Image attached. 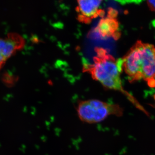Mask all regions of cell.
<instances>
[{
  "label": "cell",
  "mask_w": 155,
  "mask_h": 155,
  "mask_svg": "<svg viewBox=\"0 0 155 155\" xmlns=\"http://www.w3.org/2000/svg\"><path fill=\"white\" fill-rule=\"evenodd\" d=\"M25 43L24 38L16 32H10L5 37H0V70L9 58L24 48Z\"/></svg>",
  "instance_id": "4"
},
{
  "label": "cell",
  "mask_w": 155,
  "mask_h": 155,
  "mask_svg": "<svg viewBox=\"0 0 155 155\" xmlns=\"http://www.w3.org/2000/svg\"><path fill=\"white\" fill-rule=\"evenodd\" d=\"M135 44L139 54L140 67L142 79L149 86L155 87V47L149 44L138 41Z\"/></svg>",
  "instance_id": "3"
},
{
  "label": "cell",
  "mask_w": 155,
  "mask_h": 155,
  "mask_svg": "<svg viewBox=\"0 0 155 155\" xmlns=\"http://www.w3.org/2000/svg\"><path fill=\"white\" fill-rule=\"evenodd\" d=\"M76 8L77 19L79 22L89 24L93 19L98 17H102L104 11L100 8L102 1H78Z\"/></svg>",
  "instance_id": "5"
},
{
  "label": "cell",
  "mask_w": 155,
  "mask_h": 155,
  "mask_svg": "<svg viewBox=\"0 0 155 155\" xmlns=\"http://www.w3.org/2000/svg\"><path fill=\"white\" fill-rule=\"evenodd\" d=\"M95 51L96 56L94 57L93 64L84 63V72L89 73L94 79L99 81L105 88L118 91L127 94L131 102L137 105L138 103L133 97L127 94L122 88L120 78L122 59L116 60L103 48L97 47Z\"/></svg>",
  "instance_id": "1"
},
{
  "label": "cell",
  "mask_w": 155,
  "mask_h": 155,
  "mask_svg": "<svg viewBox=\"0 0 155 155\" xmlns=\"http://www.w3.org/2000/svg\"><path fill=\"white\" fill-rule=\"evenodd\" d=\"M147 4L151 11H155V1H147Z\"/></svg>",
  "instance_id": "8"
},
{
  "label": "cell",
  "mask_w": 155,
  "mask_h": 155,
  "mask_svg": "<svg viewBox=\"0 0 155 155\" xmlns=\"http://www.w3.org/2000/svg\"><path fill=\"white\" fill-rule=\"evenodd\" d=\"M119 24L115 17H103L100 20L94 32L103 38L113 37L115 39L119 38L120 33L119 30Z\"/></svg>",
  "instance_id": "7"
},
{
  "label": "cell",
  "mask_w": 155,
  "mask_h": 155,
  "mask_svg": "<svg viewBox=\"0 0 155 155\" xmlns=\"http://www.w3.org/2000/svg\"><path fill=\"white\" fill-rule=\"evenodd\" d=\"M76 110L81 121L88 124L102 122L111 115L122 116L123 110L118 104L97 99L79 101Z\"/></svg>",
  "instance_id": "2"
},
{
  "label": "cell",
  "mask_w": 155,
  "mask_h": 155,
  "mask_svg": "<svg viewBox=\"0 0 155 155\" xmlns=\"http://www.w3.org/2000/svg\"><path fill=\"white\" fill-rule=\"evenodd\" d=\"M122 59V70L123 69L128 76L130 82L142 79L139 54L138 48L135 44Z\"/></svg>",
  "instance_id": "6"
}]
</instances>
